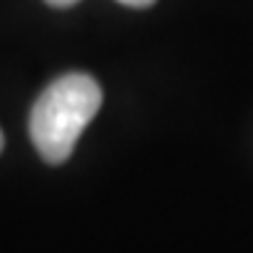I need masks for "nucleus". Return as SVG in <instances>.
Masks as SVG:
<instances>
[{"instance_id": "obj_1", "label": "nucleus", "mask_w": 253, "mask_h": 253, "mask_svg": "<svg viewBox=\"0 0 253 253\" xmlns=\"http://www.w3.org/2000/svg\"><path fill=\"white\" fill-rule=\"evenodd\" d=\"M101 85L85 73H67L44 88L29 119L31 142L52 166L73 155L78 137L101 109Z\"/></svg>"}, {"instance_id": "obj_2", "label": "nucleus", "mask_w": 253, "mask_h": 253, "mask_svg": "<svg viewBox=\"0 0 253 253\" xmlns=\"http://www.w3.org/2000/svg\"><path fill=\"white\" fill-rule=\"evenodd\" d=\"M122 5H129V8H147V5H153L155 0H119Z\"/></svg>"}, {"instance_id": "obj_3", "label": "nucleus", "mask_w": 253, "mask_h": 253, "mask_svg": "<svg viewBox=\"0 0 253 253\" xmlns=\"http://www.w3.org/2000/svg\"><path fill=\"white\" fill-rule=\"evenodd\" d=\"M49 5H54V8H70V5H75L78 0H47Z\"/></svg>"}, {"instance_id": "obj_4", "label": "nucleus", "mask_w": 253, "mask_h": 253, "mask_svg": "<svg viewBox=\"0 0 253 253\" xmlns=\"http://www.w3.org/2000/svg\"><path fill=\"white\" fill-rule=\"evenodd\" d=\"M3 145H5V137H3V132H0V150H3Z\"/></svg>"}]
</instances>
